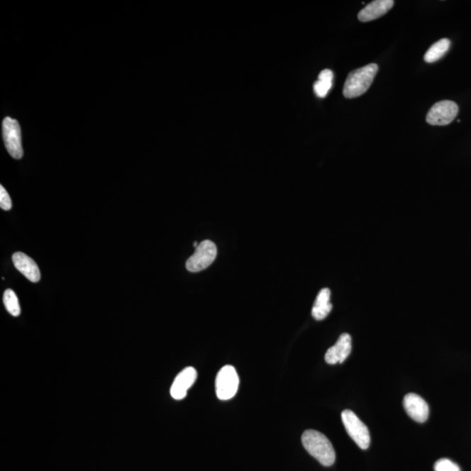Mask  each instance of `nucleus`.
<instances>
[{
	"label": "nucleus",
	"mask_w": 471,
	"mask_h": 471,
	"mask_svg": "<svg viewBox=\"0 0 471 471\" xmlns=\"http://www.w3.org/2000/svg\"><path fill=\"white\" fill-rule=\"evenodd\" d=\"M404 407L409 416L419 423H423L428 420L429 408L427 402L416 394H406L404 400Z\"/></svg>",
	"instance_id": "9"
},
{
	"label": "nucleus",
	"mask_w": 471,
	"mask_h": 471,
	"mask_svg": "<svg viewBox=\"0 0 471 471\" xmlns=\"http://www.w3.org/2000/svg\"><path fill=\"white\" fill-rule=\"evenodd\" d=\"M352 351V338L350 334L343 333L336 345L326 353V362L330 365L343 363L350 355Z\"/></svg>",
	"instance_id": "10"
},
{
	"label": "nucleus",
	"mask_w": 471,
	"mask_h": 471,
	"mask_svg": "<svg viewBox=\"0 0 471 471\" xmlns=\"http://www.w3.org/2000/svg\"><path fill=\"white\" fill-rule=\"evenodd\" d=\"M0 207L4 211H9L11 209V197L2 185L0 186Z\"/></svg>",
	"instance_id": "18"
},
{
	"label": "nucleus",
	"mask_w": 471,
	"mask_h": 471,
	"mask_svg": "<svg viewBox=\"0 0 471 471\" xmlns=\"http://www.w3.org/2000/svg\"><path fill=\"white\" fill-rule=\"evenodd\" d=\"M197 378V373L195 368L189 367L177 375L170 387V394L174 400L180 401L187 396L189 389L195 383Z\"/></svg>",
	"instance_id": "8"
},
{
	"label": "nucleus",
	"mask_w": 471,
	"mask_h": 471,
	"mask_svg": "<svg viewBox=\"0 0 471 471\" xmlns=\"http://www.w3.org/2000/svg\"><path fill=\"white\" fill-rule=\"evenodd\" d=\"M435 471H461L457 463L449 460V459H440L435 463Z\"/></svg>",
	"instance_id": "17"
},
{
	"label": "nucleus",
	"mask_w": 471,
	"mask_h": 471,
	"mask_svg": "<svg viewBox=\"0 0 471 471\" xmlns=\"http://www.w3.org/2000/svg\"><path fill=\"white\" fill-rule=\"evenodd\" d=\"M459 108L455 102L452 101H440L436 102L429 109L426 121L428 124L435 126H445L450 124L457 117Z\"/></svg>",
	"instance_id": "7"
},
{
	"label": "nucleus",
	"mask_w": 471,
	"mask_h": 471,
	"mask_svg": "<svg viewBox=\"0 0 471 471\" xmlns=\"http://www.w3.org/2000/svg\"><path fill=\"white\" fill-rule=\"evenodd\" d=\"M239 378L235 367L227 365L219 370L216 378V397L221 401L230 400L238 392Z\"/></svg>",
	"instance_id": "4"
},
{
	"label": "nucleus",
	"mask_w": 471,
	"mask_h": 471,
	"mask_svg": "<svg viewBox=\"0 0 471 471\" xmlns=\"http://www.w3.org/2000/svg\"><path fill=\"white\" fill-rule=\"evenodd\" d=\"M3 139L11 157L21 159L23 157L21 131L16 120L6 117L3 121Z\"/></svg>",
	"instance_id": "6"
},
{
	"label": "nucleus",
	"mask_w": 471,
	"mask_h": 471,
	"mask_svg": "<svg viewBox=\"0 0 471 471\" xmlns=\"http://www.w3.org/2000/svg\"><path fill=\"white\" fill-rule=\"evenodd\" d=\"M333 79V73L330 70H325L318 74V79L314 83V90L316 96L320 98H325L328 96L330 89H332Z\"/></svg>",
	"instance_id": "14"
},
{
	"label": "nucleus",
	"mask_w": 471,
	"mask_h": 471,
	"mask_svg": "<svg viewBox=\"0 0 471 471\" xmlns=\"http://www.w3.org/2000/svg\"><path fill=\"white\" fill-rule=\"evenodd\" d=\"M218 250L214 242L204 240L196 248L195 253L186 262L189 272H199L210 267L216 260Z\"/></svg>",
	"instance_id": "5"
},
{
	"label": "nucleus",
	"mask_w": 471,
	"mask_h": 471,
	"mask_svg": "<svg viewBox=\"0 0 471 471\" xmlns=\"http://www.w3.org/2000/svg\"><path fill=\"white\" fill-rule=\"evenodd\" d=\"M378 66L375 63L353 70L345 79L343 94L345 98L353 99L362 96L367 92L377 74Z\"/></svg>",
	"instance_id": "2"
},
{
	"label": "nucleus",
	"mask_w": 471,
	"mask_h": 471,
	"mask_svg": "<svg viewBox=\"0 0 471 471\" xmlns=\"http://www.w3.org/2000/svg\"><path fill=\"white\" fill-rule=\"evenodd\" d=\"M3 301L7 311L11 315L14 317L20 316L21 313L20 302H18L16 294L13 290L7 289L4 292Z\"/></svg>",
	"instance_id": "16"
},
{
	"label": "nucleus",
	"mask_w": 471,
	"mask_h": 471,
	"mask_svg": "<svg viewBox=\"0 0 471 471\" xmlns=\"http://www.w3.org/2000/svg\"><path fill=\"white\" fill-rule=\"evenodd\" d=\"M450 47V40L448 39H442L433 44L429 48L426 54L424 55V60L428 63H433L438 62L442 59L446 52L449 51Z\"/></svg>",
	"instance_id": "15"
},
{
	"label": "nucleus",
	"mask_w": 471,
	"mask_h": 471,
	"mask_svg": "<svg viewBox=\"0 0 471 471\" xmlns=\"http://www.w3.org/2000/svg\"><path fill=\"white\" fill-rule=\"evenodd\" d=\"M13 262L14 267L21 272L26 279L33 283L39 282L40 280V272L35 261L33 258L26 255L23 253L13 254Z\"/></svg>",
	"instance_id": "11"
},
{
	"label": "nucleus",
	"mask_w": 471,
	"mask_h": 471,
	"mask_svg": "<svg viewBox=\"0 0 471 471\" xmlns=\"http://www.w3.org/2000/svg\"><path fill=\"white\" fill-rule=\"evenodd\" d=\"M301 440L306 450L323 466H332L336 462L333 444L322 433L309 429L303 433Z\"/></svg>",
	"instance_id": "1"
},
{
	"label": "nucleus",
	"mask_w": 471,
	"mask_h": 471,
	"mask_svg": "<svg viewBox=\"0 0 471 471\" xmlns=\"http://www.w3.org/2000/svg\"><path fill=\"white\" fill-rule=\"evenodd\" d=\"M330 298H331V292L328 288H324L318 292L313 309H311V315H313L315 320L322 321L328 316L330 311L333 309Z\"/></svg>",
	"instance_id": "13"
},
{
	"label": "nucleus",
	"mask_w": 471,
	"mask_h": 471,
	"mask_svg": "<svg viewBox=\"0 0 471 471\" xmlns=\"http://www.w3.org/2000/svg\"><path fill=\"white\" fill-rule=\"evenodd\" d=\"M345 431L360 449L367 450L370 445V434L367 427L352 410L345 409L341 414Z\"/></svg>",
	"instance_id": "3"
},
{
	"label": "nucleus",
	"mask_w": 471,
	"mask_h": 471,
	"mask_svg": "<svg viewBox=\"0 0 471 471\" xmlns=\"http://www.w3.org/2000/svg\"><path fill=\"white\" fill-rule=\"evenodd\" d=\"M393 0H375L365 6L360 11L358 18L362 22H370L377 20L385 15L394 6Z\"/></svg>",
	"instance_id": "12"
}]
</instances>
